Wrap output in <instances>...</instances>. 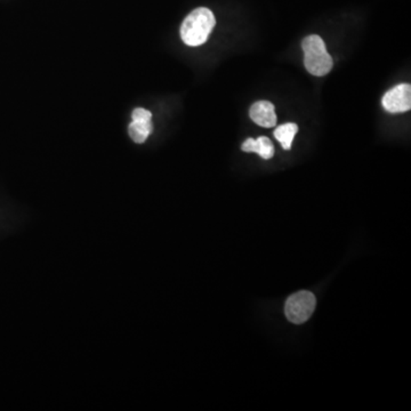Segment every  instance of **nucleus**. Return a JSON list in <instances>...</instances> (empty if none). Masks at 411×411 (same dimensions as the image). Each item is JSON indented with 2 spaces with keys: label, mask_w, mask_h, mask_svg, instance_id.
I'll return each mask as SVG.
<instances>
[{
  "label": "nucleus",
  "mask_w": 411,
  "mask_h": 411,
  "mask_svg": "<svg viewBox=\"0 0 411 411\" xmlns=\"http://www.w3.org/2000/svg\"><path fill=\"white\" fill-rule=\"evenodd\" d=\"M316 300L310 291H298L291 295L286 302L285 313L287 319L295 325H302L310 319L316 310Z\"/></svg>",
  "instance_id": "nucleus-3"
},
{
  "label": "nucleus",
  "mask_w": 411,
  "mask_h": 411,
  "mask_svg": "<svg viewBox=\"0 0 411 411\" xmlns=\"http://www.w3.org/2000/svg\"><path fill=\"white\" fill-rule=\"evenodd\" d=\"M249 116L258 126L271 128L277 125L274 105L270 102L260 101L254 103L250 108Z\"/></svg>",
  "instance_id": "nucleus-6"
},
{
  "label": "nucleus",
  "mask_w": 411,
  "mask_h": 411,
  "mask_svg": "<svg viewBox=\"0 0 411 411\" xmlns=\"http://www.w3.org/2000/svg\"><path fill=\"white\" fill-rule=\"evenodd\" d=\"M304 51V65L307 71L316 77L326 76L332 69V57L327 52L326 44L321 37L309 36L302 44Z\"/></svg>",
  "instance_id": "nucleus-2"
},
{
  "label": "nucleus",
  "mask_w": 411,
  "mask_h": 411,
  "mask_svg": "<svg viewBox=\"0 0 411 411\" xmlns=\"http://www.w3.org/2000/svg\"><path fill=\"white\" fill-rule=\"evenodd\" d=\"M384 109L391 114L407 112L411 109V87L409 84L393 87L386 93L382 101Z\"/></svg>",
  "instance_id": "nucleus-4"
},
{
  "label": "nucleus",
  "mask_w": 411,
  "mask_h": 411,
  "mask_svg": "<svg viewBox=\"0 0 411 411\" xmlns=\"http://www.w3.org/2000/svg\"><path fill=\"white\" fill-rule=\"evenodd\" d=\"M242 151L255 152L263 159L267 160L272 158L274 155V146L271 139L265 137H258L257 139H248L242 144Z\"/></svg>",
  "instance_id": "nucleus-7"
},
{
  "label": "nucleus",
  "mask_w": 411,
  "mask_h": 411,
  "mask_svg": "<svg viewBox=\"0 0 411 411\" xmlns=\"http://www.w3.org/2000/svg\"><path fill=\"white\" fill-rule=\"evenodd\" d=\"M298 132V126L296 123H288L279 126L274 130V137L280 142L282 148L285 150H290L291 143Z\"/></svg>",
  "instance_id": "nucleus-8"
},
{
  "label": "nucleus",
  "mask_w": 411,
  "mask_h": 411,
  "mask_svg": "<svg viewBox=\"0 0 411 411\" xmlns=\"http://www.w3.org/2000/svg\"><path fill=\"white\" fill-rule=\"evenodd\" d=\"M133 121L128 126V134L130 139L137 144L146 142L153 130L152 114L146 109L137 108L132 114Z\"/></svg>",
  "instance_id": "nucleus-5"
},
{
  "label": "nucleus",
  "mask_w": 411,
  "mask_h": 411,
  "mask_svg": "<svg viewBox=\"0 0 411 411\" xmlns=\"http://www.w3.org/2000/svg\"><path fill=\"white\" fill-rule=\"evenodd\" d=\"M215 16L212 10L199 7L185 17L180 26L182 40L191 47L205 44L212 29L215 28Z\"/></svg>",
  "instance_id": "nucleus-1"
}]
</instances>
